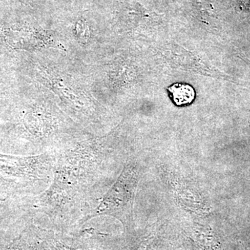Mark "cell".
<instances>
[{
    "mask_svg": "<svg viewBox=\"0 0 250 250\" xmlns=\"http://www.w3.org/2000/svg\"><path fill=\"white\" fill-rule=\"evenodd\" d=\"M167 90L172 95L174 103L177 106L188 104L195 100V90L191 85L187 83H174Z\"/></svg>",
    "mask_w": 250,
    "mask_h": 250,
    "instance_id": "1",
    "label": "cell"
}]
</instances>
